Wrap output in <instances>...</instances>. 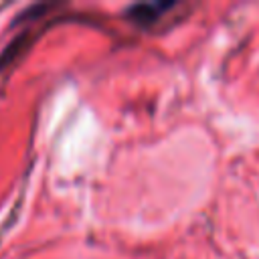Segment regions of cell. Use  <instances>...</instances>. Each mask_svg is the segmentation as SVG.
<instances>
[{
    "mask_svg": "<svg viewBox=\"0 0 259 259\" xmlns=\"http://www.w3.org/2000/svg\"><path fill=\"white\" fill-rule=\"evenodd\" d=\"M176 6V2H142V4H134L127 8V18L134 20L140 26H150L154 22H158L168 10H172Z\"/></svg>",
    "mask_w": 259,
    "mask_h": 259,
    "instance_id": "6da1fadb",
    "label": "cell"
}]
</instances>
